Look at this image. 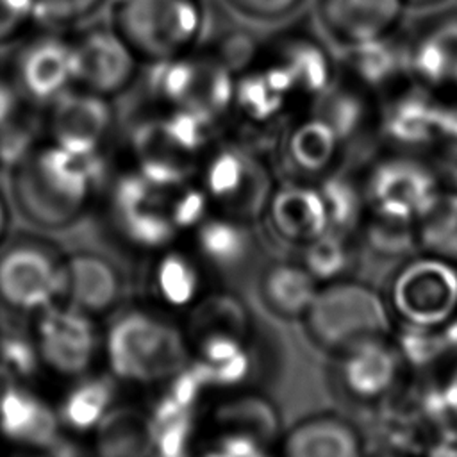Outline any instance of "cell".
Instances as JSON below:
<instances>
[{"instance_id": "obj_1", "label": "cell", "mask_w": 457, "mask_h": 457, "mask_svg": "<svg viewBox=\"0 0 457 457\" xmlns=\"http://www.w3.org/2000/svg\"><path fill=\"white\" fill-rule=\"evenodd\" d=\"M107 179L105 154H77L43 137L7 170L5 191L29 228L54 236L82 223Z\"/></svg>"}, {"instance_id": "obj_2", "label": "cell", "mask_w": 457, "mask_h": 457, "mask_svg": "<svg viewBox=\"0 0 457 457\" xmlns=\"http://www.w3.org/2000/svg\"><path fill=\"white\" fill-rule=\"evenodd\" d=\"M102 352L116 382L143 387L170 384L191 364L187 334L146 309L118 312L102 337Z\"/></svg>"}, {"instance_id": "obj_3", "label": "cell", "mask_w": 457, "mask_h": 457, "mask_svg": "<svg viewBox=\"0 0 457 457\" xmlns=\"http://www.w3.org/2000/svg\"><path fill=\"white\" fill-rule=\"evenodd\" d=\"M64 295L66 248L50 234L14 230L0 246V314L30 321Z\"/></svg>"}, {"instance_id": "obj_4", "label": "cell", "mask_w": 457, "mask_h": 457, "mask_svg": "<svg viewBox=\"0 0 457 457\" xmlns=\"http://www.w3.org/2000/svg\"><path fill=\"white\" fill-rule=\"evenodd\" d=\"M148 66L152 107L191 116L216 130L230 116L236 73L214 50L198 46L186 55Z\"/></svg>"}, {"instance_id": "obj_5", "label": "cell", "mask_w": 457, "mask_h": 457, "mask_svg": "<svg viewBox=\"0 0 457 457\" xmlns=\"http://www.w3.org/2000/svg\"><path fill=\"white\" fill-rule=\"evenodd\" d=\"M393 318L373 286L343 277L320 284L302 321L309 339L336 355L366 339L391 337Z\"/></svg>"}, {"instance_id": "obj_6", "label": "cell", "mask_w": 457, "mask_h": 457, "mask_svg": "<svg viewBox=\"0 0 457 457\" xmlns=\"http://www.w3.org/2000/svg\"><path fill=\"white\" fill-rule=\"evenodd\" d=\"M109 25L143 64L186 55L205 30L202 0H112Z\"/></svg>"}, {"instance_id": "obj_7", "label": "cell", "mask_w": 457, "mask_h": 457, "mask_svg": "<svg viewBox=\"0 0 457 457\" xmlns=\"http://www.w3.org/2000/svg\"><path fill=\"white\" fill-rule=\"evenodd\" d=\"M73 30L36 25L11 45L0 71L34 111L73 86Z\"/></svg>"}, {"instance_id": "obj_8", "label": "cell", "mask_w": 457, "mask_h": 457, "mask_svg": "<svg viewBox=\"0 0 457 457\" xmlns=\"http://www.w3.org/2000/svg\"><path fill=\"white\" fill-rule=\"evenodd\" d=\"M200 184L212 205L243 221L264 214L275 187L262 157L241 141H214L200 161Z\"/></svg>"}, {"instance_id": "obj_9", "label": "cell", "mask_w": 457, "mask_h": 457, "mask_svg": "<svg viewBox=\"0 0 457 457\" xmlns=\"http://www.w3.org/2000/svg\"><path fill=\"white\" fill-rule=\"evenodd\" d=\"M362 193L371 214L414 223L445 186L425 154L389 150L366 171Z\"/></svg>"}, {"instance_id": "obj_10", "label": "cell", "mask_w": 457, "mask_h": 457, "mask_svg": "<svg viewBox=\"0 0 457 457\" xmlns=\"http://www.w3.org/2000/svg\"><path fill=\"white\" fill-rule=\"evenodd\" d=\"M386 298L402 325L443 328L457 316V264L414 253L393 275Z\"/></svg>"}, {"instance_id": "obj_11", "label": "cell", "mask_w": 457, "mask_h": 457, "mask_svg": "<svg viewBox=\"0 0 457 457\" xmlns=\"http://www.w3.org/2000/svg\"><path fill=\"white\" fill-rule=\"evenodd\" d=\"M107 218L118 239L141 252H162L179 236L166 189L150 184L134 166L105 182Z\"/></svg>"}, {"instance_id": "obj_12", "label": "cell", "mask_w": 457, "mask_h": 457, "mask_svg": "<svg viewBox=\"0 0 457 457\" xmlns=\"http://www.w3.org/2000/svg\"><path fill=\"white\" fill-rule=\"evenodd\" d=\"M73 86L114 100L137 80L141 61L107 23L73 30Z\"/></svg>"}, {"instance_id": "obj_13", "label": "cell", "mask_w": 457, "mask_h": 457, "mask_svg": "<svg viewBox=\"0 0 457 457\" xmlns=\"http://www.w3.org/2000/svg\"><path fill=\"white\" fill-rule=\"evenodd\" d=\"M45 139L86 155L105 154L116 129L111 98L71 86L41 111Z\"/></svg>"}, {"instance_id": "obj_14", "label": "cell", "mask_w": 457, "mask_h": 457, "mask_svg": "<svg viewBox=\"0 0 457 457\" xmlns=\"http://www.w3.org/2000/svg\"><path fill=\"white\" fill-rule=\"evenodd\" d=\"M30 323L41 362L48 371L66 378L91 371L102 346L95 318L68 303H57Z\"/></svg>"}, {"instance_id": "obj_15", "label": "cell", "mask_w": 457, "mask_h": 457, "mask_svg": "<svg viewBox=\"0 0 457 457\" xmlns=\"http://www.w3.org/2000/svg\"><path fill=\"white\" fill-rule=\"evenodd\" d=\"M259 59L286 84L303 112L337 79V68L328 50L311 34L289 30L266 43Z\"/></svg>"}, {"instance_id": "obj_16", "label": "cell", "mask_w": 457, "mask_h": 457, "mask_svg": "<svg viewBox=\"0 0 457 457\" xmlns=\"http://www.w3.org/2000/svg\"><path fill=\"white\" fill-rule=\"evenodd\" d=\"M443 96L414 80L377 100L375 129L389 150H434Z\"/></svg>"}, {"instance_id": "obj_17", "label": "cell", "mask_w": 457, "mask_h": 457, "mask_svg": "<svg viewBox=\"0 0 457 457\" xmlns=\"http://www.w3.org/2000/svg\"><path fill=\"white\" fill-rule=\"evenodd\" d=\"M407 37L411 79L441 96L457 93V9L428 16Z\"/></svg>"}, {"instance_id": "obj_18", "label": "cell", "mask_w": 457, "mask_h": 457, "mask_svg": "<svg viewBox=\"0 0 457 457\" xmlns=\"http://www.w3.org/2000/svg\"><path fill=\"white\" fill-rule=\"evenodd\" d=\"M336 378L348 398L377 402L398 384L403 361L389 337L361 341L336 353Z\"/></svg>"}, {"instance_id": "obj_19", "label": "cell", "mask_w": 457, "mask_h": 457, "mask_svg": "<svg viewBox=\"0 0 457 457\" xmlns=\"http://www.w3.org/2000/svg\"><path fill=\"white\" fill-rule=\"evenodd\" d=\"M123 289V275L109 255L89 246L66 248L64 303L96 320L120 305Z\"/></svg>"}, {"instance_id": "obj_20", "label": "cell", "mask_w": 457, "mask_h": 457, "mask_svg": "<svg viewBox=\"0 0 457 457\" xmlns=\"http://www.w3.org/2000/svg\"><path fill=\"white\" fill-rule=\"evenodd\" d=\"M337 73L346 82L380 100L412 80L409 37L400 36L396 30L375 41L346 46V55Z\"/></svg>"}, {"instance_id": "obj_21", "label": "cell", "mask_w": 457, "mask_h": 457, "mask_svg": "<svg viewBox=\"0 0 457 457\" xmlns=\"http://www.w3.org/2000/svg\"><path fill=\"white\" fill-rule=\"evenodd\" d=\"M66 434L57 407L27 384L11 382L0 395V436L21 450L50 452Z\"/></svg>"}, {"instance_id": "obj_22", "label": "cell", "mask_w": 457, "mask_h": 457, "mask_svg": "<svg viewBox=\"0 0 457 457\" xmlns=\"http://www.w3.org/2000/svg\"><path fill=\"white\" fill-rule=\"evenodd\" d=\"M405 7L403 0H318V18L325 32L346 48L396 32Z\"/></svg>"}, {"instance_id": "obj_23", "label": "cell", "mask_w": 457, "mask_h": 457, "mask_svg": "<svg viewBox=\"0 0 457 457\" xmlns=\"http://www.w3.org/2000/svg\"><path fill=\"white\" fill-rule=\"evenodd\" d=\"M264 216L273 234L289 245L303 246L330 230L328 212L318 184L289 180L277 184Z\"/></svg>"}, {"instance_id": "obj_24", "label": "cell", "mask_w": 457, "mask_h": 457, "mask_svg": "<svg viewBox=\"0 0 457 457\" xmlns=\"http://www.w3.org/2000/svg\"><path fill=\"white\" fill-rule=\"evenodd\" d=\"M278 457H366V445L352 421L323 412L307 416L284 432Z\"/></svg>"}, {"instance_id": "obj_25", "label": "cell", "mask_w": 457, "mask_h": 457, "mask_svg": "<svg viewBox=\"0 0 457 457\" xmlns=\"http://www.w3.org/2000/svg\"><path fill=\"white\" fill-rule=\"evenodd\" d=\"M345 141L314 111L296 114L282 139V152L298 175L325 177L332 171Z\"/></svg>"}, {"instance_id": "obj_26", "label": "cell", "mask_w": 457, "mask_h": 457, "mask_svg": "<svg viewBox=\"0 0 457 457\" xmlns=\"http://www.w3.org/2000/svg\"><path fill=\"white\" fill-rule=\"evenodd\" d=\"M209 423L218 432H234L273 446L282 436V416L277 403L257 391L230 389L209 411Z\"/></svg>"}, {"instance_id": "obj_27", "label": "cell", "mask_w": 457, "mask_h": 457, "mask_svg": "<svg viewBox=\"0 0 457 457\" xmlns=\"http://www.w3.org/2000/svg\"><path fill=\"white\" fill-rule=\"evenodd\" d=\"M93 434L96 457H155L152 414L130 403H114Z\"/></svg>"}, {"instance_id": "obj_28", "label": "cell", "mask_w": 457, "mask_h": 457, "mask_svg": "<svg viewBox=\"0 0 457 457\" xmlns=\"http://www.w3.org/2000/svg\"><path fill=\"white\" fill-rule=\"evenodd\" d=\"M320 282L298 261L271 262L259 280V295L264 307L282 320H302Z\"/></svg>"}, {"instance_id": "obj_29", "label": "cell", "mask_w": 457, "mask_h": 457, "mask_svg": "<svg viewBox=\"0 0 457 457\" xmlns=\"http://www.w3.org/2000/svg\"><path fill=\"white\" fill-rule=\"evenodd\" d=\"M193 232L198 259L216 270H236L252 255L253 237L239 218L209 214Z\"/></svg>"}, {"instance_id": "obj_30", "label": "cell", "mask_w": 457, "mask_h": 457, "mask_svg": "<svg viewBox=\"0 0 457 457\" xmlns=\"http://www.w3.org/2000/svg\"><path fill=\"white\" fill-rule=\"evenodd\" d=\"M116 380L107 375L86 373L73 378L59 400L57 414L68 434H89L116 403Z\"/></svg>"}, {"instance_id": "obj_31", "label": "cell", "mask_w": 457, "mask_h": 457, "mask_svg": "<svg viewBox=\"0 0 457 457\" xmlns=\"http://www.w3.org/2000/svg\"><path fill=\"white\" fill-rule=\"evenodd\" d=\"M150 287L168 309H191L204 295L202 261L182 250L164 248L152 268Z\"/></svg>"}, {"instance_id": "obj_32", "label": "cell", "mask_w": 457, "mask_h": 457, "mask_svg": "<svg viewBox=\"0 0 457 457\" xmlns=\"http://www.w3.org/2000/svg\"><path fill=\"white\" fill-rule=\"evenodd\" d=\"M252 314L246 303L234 293H204L200 300L189 309V343L207 336H234L252 339Z\"/></svg>"}, {"instance_id": "obj_33", "label": "cell", "mask_w": 457, "mask_h": 457, "mask_svg": "<svg viewBox=\"0 0 457 457\" xmlns=\"http://www.w3.org/2000/svg\"><path fill=\"white\" fill-rule=\"evenodd\" d=\"M420 252L457 264V187H443L416 221Z\"/></svg>"}, {"instance_id": "obj_34", "label": "cell", "mask_w": 457, "mask_h": 457, "mask_svg": "<svg viewBox=\"0 0 457 457\" xmlns=\"http://www.w3.org/2000/svg\"><path fill=\"white\" fill-rule=\"evenodd\" d=\"M29 321L0 314V364L14 382L27 384L45 370Z\"/></svg>"}, {"instance_id": "obj_35", "label": "cell", "mask_w": 457, "mask_h": 457, "mask_svg": "<svg viewBox=\"0 0 457 457\" xmlns=\"http://www.w3.org/2000/svg\"><path fill=\"white\" fill-rule=\"evenodd\" d=\"M318 187L327 205L330 230L345 236H352L359 230L366 218L364 211L368 209L362 186L352 182L345 175L330 171L321 177Z\"/></svg>"}, {"instance_id": "obj_36", "label": "cell", "mask_w": 457, "mask_h": 457, "mask_svg": "<svg viewBox=\"0 0 457 457\" xmlns=\"http://www.w3.org/2000/svg\"><path fill=\"white\" fill-rule=\"evenodd\" d=\"M368 250L380 259H409L420 252L416 225L371 214L364 218L361 228Z\"/></svg>"}, {"instance_id": "obj_37", "label": "cell", "mask_w": 457, "mask_h": 457, "mask_svg": "<svg viewBox=\"0 0 457 457\" xmlns=\"http://www.w3.org/2000/svg\"><path fill=\"white\" fill-rule=\"evenodd\" d=\"M302 250L303 257L300 262L320 284L343 278L353 262L350 236L334 230H327L314 241L303 245Z\"/></svg>"}, {"instance_id": "obj_38", "label": "cell", "mask_w": 457, "mask_h": 457, "mask_svg": "<svg viewBox=\"0 0 457 457\" xmlns=\"http://www.w3.org/2000/svg\"><path fill=\"white\" fill-rule=\"evenodd\" d=\"M105 0H36L37 23L71 30L95 14Z\"/></svg>"}, {"instance_id": "obj_39", "label": "cell", "mask_w": 457, "mask_h": 457, "mask_svg": "<svg viewBox=\"0 0 457 457\" xmlns=\"http://www.w3.org/2000/svg\"><path fill=\"white\" fill-rule=\"evenodd\" d=\"M36 25V0H0V45H12Z\"/></svg>"}, {"instance_id": "obj_40", "label": "cell", "mask_w": 457, "mask_h": 457, "mask_svg": "<svg viewBox=\"0 0 457 457\" xmlns=\"http://www.w3.org/2000/svg\"><path fill=\"white\" fill-rule=\"evenodd\" d=\"M432 152L457 166V93L443 96Z\"/></svg>"}, {"instance_id": "obj_41", "label": "cell", "mask_w": 457, "mask_h": 457, "mask_svg": "<svg viewBox=\"0 0 457 457\" xmlns=\"http://www.w3.org/2000/svg\"><path fill=\"white\" fill-rule=\"evenodd\" d=\"M237 12L262 21H275L289 16L302 0H227Z\"/></svg>"}, {"instance_id": "obj_42", "label": "cell", "mask_w": 457, "mask_h": 457, "mask_svg": "<svg viewBox=\"0 0 457 457\" xmlns=\"http://www.w3.org/2000/svg\"><path fill=\"white\" fill-rule=\"evenodd\" d=\"M421 457H457V421L434 430L423 441Z\"/></svg>"}, {"instance_id": "obj_43", "label": "cell", "mask_w": 457, "mask_h": 457, "mask_svg": "<svg viewBox=\"0 0 457 457\" xmlns=\"http://www.w3.org/2000/svg\"><path fill=\"white\" fill-rule=\"evenodd\" d=\"M34 111L14 91L11 82L0 71V130L20 120L23 114Z\"/></svg>"}, {"instance_id": "obj_44", "label": "cell", "mask_w": 457, "mask_h": 457, "mask_svg": "<svg viewBox=\"0 0 457 457\" xmlns=\"http://www.w3.org/2000/svg\"><path fill=\"white\" fill-rule=\"evenodd\" d=\"M14 232V209L11 205L9 195L0 187V246Z\"/></svg>"}, {"instance_id": "obj_45", "label": "cell", "mask_w": 457, "mask_h": 457, "mask_svg": "<svg viewBox=\"0 0 457 457\" xmlns=\"http://www.w3.org/2000/svg\"><path fill=\"white\" fill-rule=\"evenodd\" d=\"M439 386H441L446 407H448L452 418L457 421V359H455L450 373Z\"/></svg>"}, {"instance_id": "obj_46", "label": "cell", "mask_w": 457, "mask_h": 457, "mask_svg": "<svg viewBox=\"0 0 457 457\" xmlns=\"http://www.w3.org/2000/svg\"><path fill=\"white\" fill-rule=\"evenodd\" d=\"M403 2L411 7H430V5H436L443 0H403Z\"/></svg>"}, {"instance_id": "obj_47", "label": "cell", "mask_w": 457, "mask_h": 457, "mask_svg": "<svg viewBox=\"0 0 457 457\" xmlns=\"http://www.w3.org/2000/svg\"><path fill=\"white\" fill-rule=\"evenodd\" d=\"M12 457H52V455H48L45 452H37V450H21V452L14 453Z\"/></svg>"}, {"instance_id": "obj_48", "label": "cell", "mask_w": 457, "mask_h": 457, "mask_svg": "<svg viewBox=\"0 0 457 457\" xmlns=\"http://www.w3.org/2000/svg\"><path fill=\"white\" fill-rule=\"evenodd\" d=\"M11 382H14L11 377H9V373L2 368V364H0V395H2V391L11 384Z\"/></svg>"}, {"instance_id": "obj_49", "label": "cell", "mask_w": 457, "mask_h": 457, "mask_svg": "<svg viewBox=\"0 0 457 457\" xmlns=\"http://www.w3.org/2000/svg\"><path fill=\"white\" fill-rule=\"evenodd\" d=\"M193 457H218V453L212 452L211 448H207V450H204L202 453H196V455H193Z\"/></svg>"}, {"instance_id": "obj_50", "label": "cell", "mask_w": 457, "mask_h": 457, "mask_svg": "<svg viewBox=\"0 0 457 457\" xmlns=\"http://www.w3.org/2000/svg\"><path fill=\"white\" fill-rule=\"evenodd\" d=\"M95 457H96V455H95Z\"/></svg>"}]
</instances>
